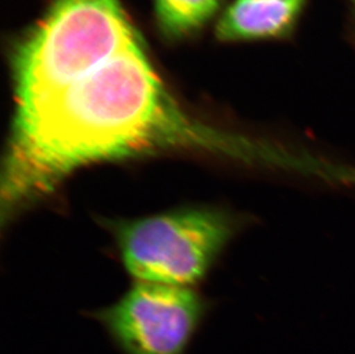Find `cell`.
<instances>
[{"instance_id":"7a4b0ae2","label":"cell","mask_w":355,"mask_h":354,"mask_svg":"<svg viewBox=\"0 0 355 354\" xmlns=\"http://www.w3.org/2000/svg\"><path fill=\"white\" fill-rule=\"evenodd\" d=\"M139 40L120 0H54L14 53L15 106L59 90Z\"/></svg>"},{"instance_id":"277c9868","label":"cell","mask_w":355,"mask_h":354,"mask_svg":"<svg viewBox=\"0 0 355 354\" xmlns=\"http://www.w3.org/2000/svg\"><path fill=\"white\" fill-rule=\"evenodd\" d=\"M204 314L192 287L136 282L96 318L122 354H187Z\"/></svg>"},{"instance_id":"3957f363","label":"cell","mask_w":355,"mask_h":354,"mask_svg":"<svg viewBox=\"0 0 355 354\" xmlns=\"http://www.w3.org/2000/svg\"><path fill=\"white\" fill-rule=\"evenodd\" d=\"M229 214L185 208L114 226L128 273L137 282L191 287L202 280L236 230Z\"/></svg>"},{"instance_id":"8992f818","label":"cell","mask_w":355,"mask_h":354,"mask_svg":"<svg viewBox=\"0 0 355 354\" xmlns=\"http://www.w3.org/2000/svg\"><path fill=\"white\" fill-rule=\"evenodd\" d=\"M220 0H155L159 24L171 35L201 27L214 15Z\"/></svg>"},{"instance_id":"6da1fadb","label":"cell","mask_w":355,"mask_h":354,"mask_svg":"<svg viewBox=\"0 0 355 354\" xmlns=\"http://www.w3.org/2000/svg\"><path fill=\"white\" fill-rule=\"evenodd\" d=\"M1 174L3 217L37 201L87 165L189 151L251 153L248 142L187 113L141 40L67 85L15 106Z\"/></svg>"},{"instance_id":"5b68a950","label":"cell","mask_w":355,"mask_h":354,"mask_svg":"<svg viewBox=\"0 0 355 354\" xmlns=\"http://www.w3.org/2000/svg\"><path fill=\"white\" fill-rule=\"evenodd\" d=\"M304 0H235L218 22L222 40H250L284 35L302 12Z\"/></svg>"}]
</instances>
